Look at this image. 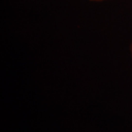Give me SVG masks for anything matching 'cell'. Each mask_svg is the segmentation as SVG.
Instances as JSON below:
<instances>
[{"instance_id":"obj_1","label":"cell","mask_w":132,"mask_h":132,"mask_svg":"<svg viewBox=\"0 0 132 132\" xmlns=\"http://www.w3.org/2000/svg\"><path fill=\"white\" fill-rule=\"evenodd\" d=\"M130 54H131V57L132 61V41L131 42V44H130Z\"/></svg>"},{"instance_id":"obj_2","label":"cell","mask_w":132,"mask_h":132,"mask_svg":"<svg viewBox=\"0 0 132 132\" xmlns=\"http://www.w3.org/2000/svg\"><path fill=\"white\" fill-rule=\"evenodd\" d=\"M90 1H93V2H104V1H106V0H90Z\"/></svg>"}]
</instances>
